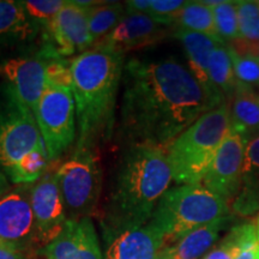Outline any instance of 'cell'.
<instances>
[{
	"label": "cell",
	"instance_id": "obj_6",
	"mask_svg": "<svg viewBox=\"0 0 259 259\" xmlns=\"http://www.w3.org/2000/svg\"><path fill=\"white\" fill-rule=\"evenodd\" d=\"M67 219L89 218L96 209L102 190V171L93 149L74 150L57 169Z\"/></svg>",
	"mask_w": 259,
	"mask_h": 259
},
{
	"label": "cell",
	"instance_id": "obj_4",
	"mask_svg": "<svg viewBox=\"0 0 259 259\" xmlns=\"http://www.w3.org/2000/svg\"><path fill=\"white\" fill-rule=\"evenodd\" d=\"M231 128L229 103L203 114L167 149L173 180L180 185H198Z\"/></svg>",
	"mask_w": 259,
	"mask_h": 259
},
{
	"label": "cell",
	"instance_id": "obj_2",
	"mask_svg": "<svg viewBox=\"0 0 259 259\" xmlns=\"http://www.w3.org/2000/svg\"><path fill=\"white\" fill-rule=\"evenodd\" d=\"M171 180L166 149L128 144L116 164L100 218L103 239L147 225Z\"/></svg>",
	"mask_w": 259,
	"mask_h": 259
},
{
	"label": "cell",
	"instance_id": "obj_18",
	"mask_svg": "<svg viewBox=\"0 0 259 259\" xmlns=\"http://www.w3.org/2000/svg\"><path fill=\"white\" fill-rule=\"evenodd\" d=\"M228 216L193 229L173 244L162 248L158 259H203L219 239Z\"/></svg>",
	"mask_w": 259,
	"mask_h": 259
},
{
	"label": "cell",
	"instance_id": "obj_22",
	"mask_svg": "<svg viewBox=\"0 0 259 259\" xmlns=\"http://www.w3.org/2000/svg\"><path fill=\"white\" fill-rule=\"evenodd\" d=\"M239 37L228 46L236 53L259 57V2H236Z\"/></svg>",
	"mask_w": 259,
	"mask_h": 259
},
{
	"label": "cell",
	"instance_id": "obj_20",
	"mask_svg": "<svg viewBox=\"0 0 259 259\" xmlns=\"http://www.w3.org/2000/svg\"><path fill=\"white\" fill-rule=\"evenodd\" d=\"M232 208L241 215H251L259 210V136L246 144L241 186Z\"/></svg>",
	"mask_w": 259,
	"mask_h": 259
},
{
	"label": "cell",
	"instance_id": "obj_5",
	"mask_svg": "<svg viewBox=\"0 0 259 259\" xmlns=\"http://www.w3.org/2000/svg\"><path fill=\"white\" fill-rule=\"evenodd\" d=\"M229 204L203 185H180L162 196L148 223L164 239V246L193 229L228 216Z\"/></svg>",
	"mask_w": 259,
	"mask_h": 259
},
{
	"label": "cell",
	"instance_id": "obj_19",
	"mask_svg": "<svg viewBox=\"0 0 259 259\" xmlns=\"http://www.w3.org/2000/svg\"><path fill=\"white\" fill-rule=\"evenodd\" d=\"M231 130L245 139L246 143L259 136V96L252 87L236 84L229 102Z\"/></svg>",
	"mask_w": 259,
	"mask_h": 259
},
{
	"label": "cell",
	"instance_id": "obj_34",
	"mask_svg": "<svg viewBox=\"0 0 259 259\" xmlns=\"http://www.w3.org/2000/svg\"><path fill=\"white\" fill-rule=\"evenodd\" d=\"M255 226H257V233H258V240H259V219L255 221Z\"/></svg>",
	"mask_w": 259,
	"mask_h": 259
},
{
	"label": "cell",
	"instance_id": "obj_29",
	"mask_svg": "<svg viewBox=\"0 0 259 259\" xmlns=\"http://www.w3.org/2000/svg\"><path fill=\"white\" fill-rule=\"evenodd\" d=\"M66 0H21L25 14L44 31L53 24Z\"/></svg>",
	"mask_w": 259,
	"mask_h": 259
},
{
	"label": "cell",
	"instance_id": "obj_14",
	"mask_svg": "<svg viewBox=\"0 0 259 259\" xmlns=\"http://www.w3.org/2000/svg\"><path fill=\"white\" fill-rule=\"evenodd\" d=\"M44 259H103L90 218L67 220L59 235L41 248Z\"/></svg>",
	"mask_w": 259,
	"mask_h": 259
},
{
	"label": "cell",
	"instance_id": "obj_10",
	"mask_svg": "<svg viewBox=\"0 0 259 259\" xmlns=\"http://www.w3.org/2000/svg\"><path fill=\"white\" fill-rule=\"evenodd\" d=\"M31 209L34 213L37 244L44 248L60 234L67 222V212L57 179V169L31 185Z\"/></svg>",
	"mask_w": 259,
	"mask_h": 259
},
{
	"label": "cell",
	"instance_id": "obj_17",
	"mask_svg": "<svg viewBox=\"0 0 259 259\" xmlns=\"http://www.w3.org/2000/svg\"><path fill=\"white\" fill-rule=\"evenodd\" d=\"M174 36L183 45L187 57L190 72L202 85L213 107L216 108L223 103H227L223 101L222 97L212 87L209 73L210 58H211L213 50L221 44V41L210 37L208 35L183 30V29H177Z\"/></svg>",
	"mask_w": 259,
	"mask_h": 259
},
{
	"label": "cell",
	"instance_id": "obj_13",
	"mask_svg": "<svg viewBox=\"0 0 259 259\" xmlns=\"http://www.w3.org/2000/svg\"><path fill=\"white\" fill-rule=\"evenodd\" d=\"M0 77L22 105L34 113L47 88L46 61L40 51L35 56L17 57L0 63Z\"/></svg>",
	"mask_w": 259,
	"mask_h": 259
},
{
	"label": "cell",
	"instance_id": "obj_21",
	"mask_svg": "<svg viewBox=\"0 0 259 259\" xmlns=\"http://www.w3.org/2000/svg\"><path fill=\"white\" fill-rule=\"evenodd\" d=\"M40 30L25 14L21 2L0 0V46L31 41Z\"/></svg>",
	"mask_w": 259,
	"mask_h": 259
},
{
	"label": "cell",
	"instance_id": "obj_12",
	"mask_svg": "<svg viewBox=\"0 0 259 259\" xmlns=\"http://www.w3.org/2000/svg\"><path fill=\"white\" fill-rule=\"evenodd\" d=\"M46 34L60 56L70 57L92 50L94 38L89 28V9L77 4L74 0H66L53 24Z\"/></svg>",
	"mask_w": 259,
	"mask_h": 259
},
{
	"label": "cell",
	"instance_id": "obj_16",
	"mask_svg": "<svg viewBox=\"0 0 259 259\" xmlns=\"http://www.w3.org/2000/svg\"><path fill=\"white\" fill-rule=\"evenodd\" d=\"M103 240V259H158L164 247L163 236L149 223L107 236Z\"/></svg>",
	"mask_w": 259,
	"mask_h": 259
},
{
	"label": "cell",
	"instance_id": "obj_3",
	"mask_svg": "<svg viewBox=\"0 0 259 259\" xmlns=\"http://www.w3.org/2000/svg\"><path fill=\"white\" fill-rule=\"evenodd\" d=\"M125 61V54L99 48L70 61L78 132L76 150H94L111 138Z\"/></svg>",
	"mask_w": 259,
	"mask_h": 259
},
{
	"label": "cell",
	"instance_id": "obj_9",
	"mask_svg": "<svg viewBox=\"0 0 259 259\" xmlns=\"http://www.w3.org/2000/svg\"><path fill=\"white\" fill-rule=\"evenodd\" d=\"M31 185H18L0 198V242L28 254L38 246L30 202Z\"/></svg>",
	"mask_w": 259,
	"mask_h": 259
},
{
	"label": "cell",
	"instance_id": "obj_8",
	"mask_svg": "<svg viewBox=\"0 0 259 259\" xmlns=\"http://www.w3.org/2000/svg\"><path fill=\"white\" fill-rule=\"evenodd\" d=\"M42 139L35 115L5 85L0 102V167L9 169Z\"/></svg>",
	"mask_w": 259,
	"mask_h": 259
},
{
	"label": "cell",
	"instance_id": "obj_28",
	"mask_svg": "<svg viewBox=\"0 0 259 259\" xmlns=\"http://www.w3.org/2000/svg\"><path fill=\"white\" fill-rule=\"evenodd\" d=\"M211 6L215 28L220 40L225 44L236 40L239 37L238 12L236 2H204Z\"/></svg>",
	"mask_w": 259,
	"mask_h": 259
},
{
	"label": "cell",
	"instance_id": "obj_26",
	"mask_svg": "<svg viewBox=\"0 0 259 259\" xmlns=\"http://www.w3.org/2000/svg\"><path fill=\"white\" fill-rule=\"evenodd\" d=\"M176 24L178 29L208 35L221 41L216 32L211 6L206 5L204 2H187L181 10Z\"/></svg>",
	"mask_w": 259,
	"mask_h": 259
},
{
	"label": "cell",
	"instance_id": "obj_11",
	"mask_svg": "<svg viewBox=\"0 0 259 259\" xmlns=\"http://www.w3.org/2000/svg\"><path fill=\"white\" fill-rule=\"evenodd\" d=\"M246 141L229 128L200 185L219 194L227 202L240 191Z\"/></svg>",
	"mask_w": 259,
	"mask_h": 259
},
{
	"label": "cell",
	"instance_id": "obj_27",
	"mask_svg": "<svg viewBox=\"0 0 259 259\" xmlns=\"http://www.w3.org/2000/svg\"><path fill=\"white\" fill-rule=\"evenodd\" d=\"M126 15L125 3H101L89 9V28L94 42H99L114 30ZM94 44V45H95ZM94 47V46H93Z\"/></svg>",
	"mask_w": 259,
	"mask_h": 259
},
{
	"label": "cell",
	"instance_id": "obj_1",
	"mask_svg": "<svg viewBox=\"0 0 259 259\" xmlns=\"http://www.w3.org/2000/svg\"><path fill=\"white\" fill-rule=\"evenodd\" d=\"M120 127L128 144L168 149L185 130L215 108L183 64L167 58L125 61Z\"/></svg>",
	"mask_w": 259,
	"mask_h": 259
},
{
	"label": "cell",
	"instance_id": "obj_7",
	"mask_svg": "<svg viewBox=\"0 0 259 259\" xmlns=\"http://www.w3.org/2000/svg\"><path fill=\"white\" fill-rule=\"evenodd\" d=\"M34 115L52 163L72 147L78 136L72 90L47 87Z\"/></svg>",
	"mask_w": 259,
	"mask_h": 259
},
{
	"label": "cell",
	"instance_id": "obj_33",
	"mask_svg": "<svg viewBox=\"0 0 259 259\" xmlns=\"http://www.w3.org/2000/svg\"><path fill=\"white\" fill-rule=\"evenodd\" d=\"M10 191V181L3 171H0V198Z\"/></svg>",
	"mask_w": 259,
	"mask_h": 259
},
{
	"label": "cell",
	"instance_id": "obj_15",
	"mask_svg": "<svg viewBox=\"0 0 259 259\" xmlns=\"http://www.w3.org/2000/svg\"><path fill=\"white\" fill-rule=\"evenodd\" d=\"M164 25L144 14H126L114 30L94 45L93 48L126 52L139 50L156 44L166 36Z\"/></svg>",
	"mask_w": 259,
	"mask_h": 259
},
{
	"label": "cell",
	"instance_id": "obj_30",
	"mask_svg": "<svg viewBox=\"0 0 259 259\" xmlns=\"http://www.w3.org/2000/svg\"><path fill=\"white\" fill-rule=\"evenodd\" d=\"M229 51L236 80L248 87L259 85V57L253 54L236 53L231 47Z\"/></svg>",
	"mask_w": 259,
	"mask_h": 259
},
{
	"label": "cell",
	"instance_id": "obj_25",
	"mask_svg": "<svg viewBox=\"0 0 259 259\" xmlns=\"http://www.w3.org/2000/svg\"><path fill=\"white\" fill-rule=\"evenodd\" d=\"M258 244L255 222H245L233 227L218 247L212 248L203 259H236L244 248Z\"/></svg>",
	"mask_w": 259,
	"mask_h": 259
},
{
	"label": "cell",
	"instance_id": "obj_31",
	"mask_svg": "<svg viewBox=\"0 0 259 259\" xmlns=\"http://www.w3.org/2000/svg\"><path fill=\"white\" fill-rule=\"evenodd\" d=\"M186 3L181 0H150L147 15L162 25L176 24Z\"/></svg>",
	"mask_w": 259,
	"mask_h": 259
},
{
	"label": "cell",
	"instance_id": "obj_32",
	"mask_svg": "<svg viewBox=\"0 0 259 259\" xmlns=\"http://www.w3.org/2000/svg\"><path fill=\"white\" fill-rule=\"evenodd\" d=\"M0 259H29V254L0 242Z\"/></svg>",
	"mask_w": 259,
	"mask_h": 259
},
{
	"label": "cell",
	"instance_id": "obj_35",
	"mask_svg": "<svg viewBox=\"0 0 259 259\" xmlns=\"http://www.w3.org/2000/svg\"><path fill=\"white\" fill-rule=\"evenodd\" d=\"M254 259H259V251L257 252V254H255V257H254Z\"/></svg>",
	"mask_w": 259,
	"mask_h": 259
},
{
	"label": "cell",
	"instance_id": "obj_23",
	"mask_svg": "<svg viewBox=\"0 0 259 259\" xmlns=\"http://www.w3.org/2000/svg\"><path fill=\"white\" fill-rule=\"evenodd\" d=\"M209 73L212 87L225 102H231L236 89L238 80L235 78L234 66L228 45L221 42L215 48L210 58Z\"/></svg>",
	"mask_w": 259,
	"mask_h": 259
},
{
	"label": "cell",
	"instance_id": "obj_24",
	"mask_svg": "<svg viewBox=\"0 0 259 259\" xmlns=\"http://www.w3.org/2000/svg\"><path fill=\"white\" fill-rule=\"evenodd\" d=\"M50 164L51 161L48 157L46 144L44 139H41L30 153L4 171L8 179L12 183L17 185H30L46 174Z\"/></svg>",
	"mask_w": 259,
	"mask_h": 259
}]
</instances>
